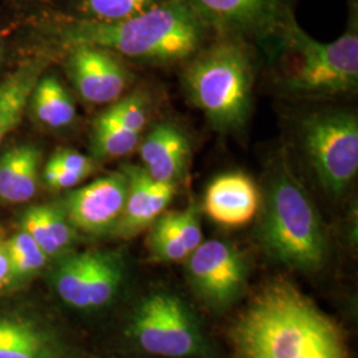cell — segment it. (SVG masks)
Masks as SVG:
<instances>
[{"label":"cell","mask_w":358,"mask_h":358,"mask_svg":"<svg viewBox=\"0 0 358 358\" xmlns=\"http://www.w3.org/2000/svg\"><path fill=\"white\" fill-rule=\"evenodd\" d=\"M231 338L243 358H350L338 325L284 280L256 296Z\"/></svg>","instance_id":"6da1fadb"},{"label":"cell","mask_w":358,"mask_h":358,"mask_svg":"<svg viewBox=\"0 0 358 358\" xmlns=\"http://www.w3.org/2000/svg\"><path fill=\"white\" fill-rule=\"evenodd\" d=\"M206 23L186 0H164L121 22L87 19L68 27L65 38L150 63H176L199 48Z\"/></svg>","instance_id":"7a4b0ae2"},{"label":"cell","mask_w":358,"mask_h":358,"mask_svg":"<svg viewBox=\"0 0 358 358\" xmlns=\"http://www.w3.org/2000/svg\"><path fill=\"white\" fill-rule=\"evenodd\" d=\"M260 241L272 259L291 268L317 271L327 259L317 210L285 162L278 164L269 183Z\"/></svg>","instance_id":"3957f363"},{"label":"cell","mask_w":358,"mask_h":358,"mask_svg":"<svg viewBox=\"0 0 358 358\" xmlns=\"http://www.w3.org/2000/svg\"><path fill=\"white\" fill-rule=\"evenodd\" d=\"M252 66L243 47L223 41L199 53L185 75L187 93L220 130L243 127L251 110Z\"/></svg>","instance_id":"277c9868"},{"label":"cell","mask_w":358,"mask_h":358,"mask_svg":"<svg viewBox=\"0 0 358 358\" xmlns=\"http://www.w3.org/2000/svg\"><path fill=\"white\" fill-rule=\"evenodd\" d=\"M291 63L284 84L307 96H334L356 90L358 83L357 20L332 43L310 38L288 13L280 27Z\"/></svg>","instance_id":"5b68a950"},{"label":"cell","mask_w":358,"mask_h":358,"mask_svg":"<svg viewBox=\"0 0 358 358\" xmlns=\"http://www.w3.org/2000/svg\"><path fill=\"white\" fill-rule=\"evenodd\" d=\"M303 146L322 189L341 195L358 171L357 115L328 110L303 121Z\"/></svg>","instance_id":"8992f818"},{"label":"cell","mask_w":358,"mask_h":358,"mask_svg":"<svg viewBox=\"0 0 358 358\" xmlns=\"http://www.w3.org/2000/svg\"><path fill=\"white\" fill-rule=\"evenodd\" d=\"M130 332L142 350L159 357H190L203 348V336L192 310L178 296L167 292L142 300Z\"/></svg>","instance_id":"52a82bcc"},{"label":"cell","mask_w":358,"mask_h":358,"mask_svg":"<svg viewBox=\"0 0 358 358\" xmlns=\"http://www.w3.org/2000/svg\"><path fill=\"white\" fill-rule=\"evenodd\" d=\"M124 280L121 257L88 251L66 257L55 275V287L68 306L90 309L106 306Z\"/></svg>","instance_id":"ba28073f"},{"label":"cell","mask_w":358,"mask_h":358,"mask_svg":"<svg viewBox=\"0 0 358 358\" xmlns=\"http://www.w3.org/2000/svg\"><path fill=\"white\" fill-rule=\"evenodd\" d=\"M186 262L194 288L208 303L227 306L242 294L247 266L234 244L220 239L202 242Z\"/></svg>","instance_id":"9c48e42d"},{"label":"cell","mask_w":358,"mask_h":358,"mask_svg":"<svg viewBox=\"0 0 358 358\" xmlns=\"http://www.w3.org/2000/svg\"><path fill=\"white\" fill-rule=\"evenodd\" d=\"M128 195L125 173H112L68 194L64 213L72 227L90 235L113 232Z\"/></svg>","instance_id":"30bf717a"},{"label":"cell","mask_w":358,"mask_h":358,"mask_svg":"<svg viewBox=\"0 0 358 358\" xmlns=\"http://www.w3.org/2000/svg\"><path fill=\"white\" fill-rule=\"evenodd\" d=\"M72 48L66 69L80 96L96 105L120 99L128 84V72L113 52L87 44Z\"/></svg>","instance_id":"8fae6325"},{"label":"cell","mask_w":358,"mask_h":358,"mask_svg":"<svg viewBox=\"0 0 358 358\" xmlns=\"http://www.w3.org/2000/svg\"><path fill=\"white\" fill-rule=\"evenodd\" d=\"M206 24L235 35H264L288 16L287 0H186Z\"/></svg>","instance_id":"7c38bea8"},{"label":"cell","mask_w":358,"mask_h":358,"mask_svg":"<svg viewBox=\"0 0 358 358\" xmlns=\"http://www.w3.org/2000/svg\"><path fill=\"white\" fill-rule=\"evenodd\" d=\"M124 173L128 178V195L113 232L120 238L130 239L164 214L176 195L177 185L157 182L143 167L134 165L124 167Z\"/></svg>","instance_id":"4fadbf2b"},{"label":"cell","mask_w":358,"mask_h":358,"mask_svg":"<svg viewBox=\"0 0 358 358\" xmlns=\"http://www.w3.org/2000/svg\"><path fill=\"white\" fill-rule=\"evenodd\" d=\"M260 194L255 182L242 173H227L214 179L205 194V211L217 224L242 227L255 217Z\"/></svg>","instance_id":"5bb4252c"},{"label":"cell","mask_w":358,"mask_h":358,"mask_svg":"<svg viewBox=\"0 0 358 358\" xmlns=\"http://www.w3.org/2000/svg\"><path fill=\"white\" fill-rule=\"evenodd\" d=\"M140 153L142 167L150 178L177 185L189 166L192 148L187 136L177 125L164 122L142 141Z\"/></svg>","instance_id":"9a60e30c"},{"label":"cell","mask_w":358,"mask_h":358,"mask_svg":"<svg viewBox=\"0 0 358 358\" xmlns=\"http://www.w3.org/2000/svg\"><path fill=\"white\" fill-rule=\"evenodd\" d=\"M43 66L41 63L24 65L0 83V145L22 122Z\"/></svg>","instance_id":"2e32d148"},{"label":"cell","mask_w":358,"mask_h":358,"mask_svg":"<svg viewBox=\"0 0 358 358\" xmlns=\"http://www.w3.org/2000/svg\"><path fill=\"white\" fill-rule=\"evenodd\" d=\"M29 101L38 121L50 128H65L76 117L72 97L55 76L38 78Z\"/></svg>","instance_id":"e0dca14e"},{"label":"cell","mask_w":358,"mask_h":358,"mask_svg":"<svg viewBox=\"0 0 358 358\" xmlns=\"http://www.w3.org/2000/svg\"><path fill=\"white\" fill-rule=\"evenodd\" d=\"M0 358H51V346L31 322L0 317Z\"/></svg>","instance_id":"ac0fdd59"},{"label":"cell","mask_w":358,"mask_h":358,"mask_svg":"<svg viewBox=\"0 0 358 358\" xmlns=\"http://www.w3.org/2000/svg\"><path fill=\"white\" fill-rule=\"evenodd\" d=\"M146 244L157 262L177 263L190 255L179 230L176 213H165L154 220Z\"/></svg>","instance_id":"d6986e66"},{"label":"cell","mask_w":358,"mask_h":358,"mask_svg":"<svg viewBox=\"0 0 358 358\" xmlns=\"http://www.w3.org/2000/svg\"><path fill=\"white\" fill-rule=\"evenodd\" d=\"M140 133L122 128L101 115L94 122L92 152L96 158L110 159L131 153L140 143Z\"/></svg>","instance_id":"ffe728a7"},{"label":"cell","mask_w":358,"mask_h":358,"mask_svg":"<svg viewBox=\"0 0 358 358\" xmlns=\"http://www.w3.org/2000/svg\"><path fill=\"white\" fill-rule=\"evenodd\" d=\"M10 257L11 271L15 276H24L43 268L48 260L47 254L40 248L31 235L20 231L4 245Z\"/></svg>","instance_id":"44dd1931"},{"label":"cell","mask_w":358,"mask_h":358,"mask_svg":"<svg viewBox=\"0 0 358 358\" xmlns=\"http://www.w3.org/2000/svg\"><path fill=\"white\" fill-rule=\"evenodd\" d=\"M158 0H81L88 19L97 22H121L150 10Z\"/></svg>","instance_id":"7402d4cb"},{"label":"cell","mask_w":358,"mask_h":358,"mask_svg":"<svg viewBox=\"0 0 358 358\" xmlns=\"http://www.w3.org/2000/svg\"><path fill=\"white\" fill-rule=\"evenodd\" d=\"M103 115L120 127L141 134L148 124V103L140 94L129 96L109 108Z\"/></svg>","instance_id":"603a6c76"},{"label":"cell","mask_w":358,"mask_h":358,"mask_svg":"<svg viewBox=\"0 0 358 358\" xmlns=\"http://www.w3.org/2000/svg\"><path fill=\"white\" fill-rule=\"evenodd\" d=\"M38 164L40 150L36 146H31V150L20 167L16 178L13 180L11 192L6 202L8 203H23L29 201L38 189Z\"/></svg>","instance_id":"cb8c5ba5"},{"label":"cell","mask_w":358,"mask_h":358,"mask_svg":"<svg viewBox=\"0 0 358 358\" xmlns=\"http://www.w3.org/2000/svg\"><path fill=\"white\" fill-rule=\"evenodd\" d=\"M32 145H17L0 157V199L7 201L13 180L23 165Z\"/></svg>","instance_id":"d4e9b609"},{"label":"cell","mask_w":358,"mask_h":358,"mask_svg":"<svg viewBox=\"0 0 358 358\" xmlns=\"http://www.w3.org/2000/svg\"><path fill=\"white\" fill-rule=\"evenodd\" d=\"M176 217L185 245L192 254V251L196 250L199 244L203 242L198 208L195 205L189 206V208H186L185 211L176 213Z\"/></svg>","instance_id":"484cf974"},{"label":"cell","mask_w":358,"mask_h":358,"mask_svg":"<svg viewBox=\"0 0 358 358\" xmlns=\"http://www.w3.org/2000/svg\"><path fill=\"white\" fill-rule=\"evenodd\" d=\"M48 164L53 166L62 167L65 170L81 173L87 177L90 176V173L93 171V166H94L93 161L90 159V157L75 152V150H69V149L57 150L52 155Z\"/></svg>","instance_id":"4316f807"},{"label":"cell","mask_w":358,"mask_h":358,"mask_svg":"<svg viewBox=\"0 0 358 358\" xmlns=\"http://www.w3.org/2000/svg\"><path fill=\"white\" fill-rule=\"evenodd\" d=\"M85 178H87V176H84L81 173L65 170V169L53 166L50 164H47L45 171H44L45 183L48 185V187H51L52 190L72 189L78 183H81Z\"/></svg>","instance_id":"83f0119b"},{"label":"cell","mask_w":358,"mask_h":358,"mask_svg":"<svg viewBox=\"0 0 358 358\" xmlns=\"http://www.w3.org/2000/svg\"><path fill=\"white\" fill-rule=\"evenodd\" d=\"M11 276H13V271H11L10 257L7 255L6 248L0 247V288L10 282Z\"/></svg>","instance_id":"f1b7e54d"}]
</instances>
